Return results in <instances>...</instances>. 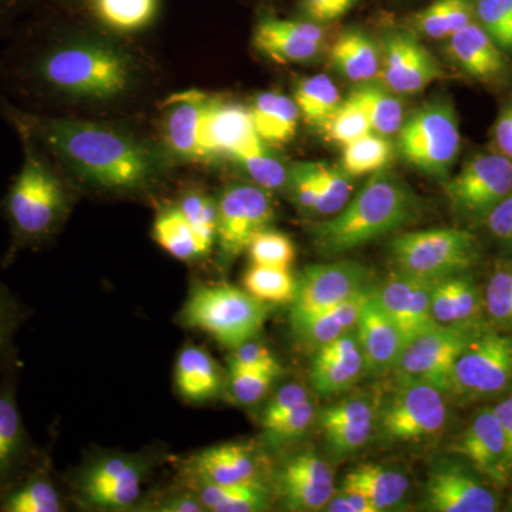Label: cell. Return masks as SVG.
Here are the masks:
<instances>
[{"label":"cell","instance_id":"cell-1","mask_svg":"<svg viewBox=\"0 0 512 512\" xmlns=\"http://www.w3.org/2000/svg\"><path fill=\"white\" fill-rule=\"evenodd\" d=\"M18 130L62 161L87 183L110 191H136L157 174L153 150L136 137L104 126L73 119L32 116L6 107Z\"/></svg>","mask_w":512,"mask_h":512},{"label":"cell","instance_id":"cell-2","mask_svg":"<svg viewBox=\"0 0 512 512\" xmlns=\"http://www.w3.org/2000/svg\"><path fill=\"white\" fill-rule=\"evenodd\" d=\"M30 89L70 100L111 101L130 92L136 64L119 46L103 40H62L42 46L20 64Z\"/></svg>","mask_w":512,"mask_h":512},{"label":"cell","instance_id":"cell-3","mask_svg":"<svg viewBox=\"0 0 512 512\" xmlns=\"http://www.w3.org/2000/svg\"><path fill=\"white\" fill-rule=\"evenodd\" d=\"M419 211V198L409 184L384 168L370 175L338 214L313 225V244L325 255L346 254L406 227Z\"/></svg>","mask_w":512,"mask_h":512},{"label":"cell","instance_id":"cell-4","mask_svg":"<svg viewBox=\"0 0 512 512\" xmlns=\"http://www.w3.org/2000/svg\"><path fill=\"white\" fill-rule=\"evenodd\" d=\"M25 158L3 200V215L12 232V252L39 247L53 237L66 217V188L37 143L19 130Z\"/></svg>","mask_w":512,"mask_h":512},{"label":"cell","instance_id":"cell-5","mask_svg":"<svg viewBox=\"0 0 512 512\" xmlns=\"http://www.w3.org/2000/svg\"><path fill=\"white\" fill-rule=\"evenodd\" d=\"M268 306L247 289L228 284L200 285L192 289L181 311V323L202 330L234 350L264 328Z\"/></svg>","mask_w":512,"mask_h":512},{"label":"cell","instance_id":"cell-6","mask_svg":"<svg viewBox=\"0 0 512 512\" xmlns=\"http://www.w3.org/2000/svg\"><path fill=\"white\" fill-rule=\"evenodd\" d=\"M447 393L433 384L394 379L376 400V430L390 444H421L446 430L450 410Z\"/></svg>","mask_w":512,"mask_h":512},{"label":"cell","instance_id":"cell-7","mask_svg":"<svg viewBox=\"0 0 512 512\" xmlns=\"http://www.w3.org/2000/svg\"><path fill=\"white\" fill-rule=\"evenodd\" d=\"M151 470L144 454L99 451L74 473V500L87 510L126 511L140 500Z\"/></svg>","mask_w":512,"mask_h":512},{"label":"cell","instance_id":"cell-8","mask_svg":"<svg viewBox=\"0 0 512 512\" xmlns=\"http://www.w3.org/2000/svg\"><path fill=\"white\" fill-rule=\"evenodd\" d=\"M390 255L396 271L434 282L470 272L480 261L481 247L467 229L431 228L394 238Z\"/></svg>","mask_w":512,"mask_h":512},{"label":"cell","instance_id":"cell-9","mask_svg":"<svg viewBox=\"0 0 512 512\" xmlns=\"http://www.w3.org/2000/svg\"><path fill=\"white\" fill-rule=\"evenodd\" d=\"M460 148L457 113L444 99L430 101L414 111L397 133V151L403 160L436 180H447Z\"/></svg>","mask_w":512,"mask_h":512},{"label":"cell","instance_id":"cell-10","mask_svg":"<svg viewBox=\"0 0 512 512\" xmlns=\"http://www.w3.org/2000/svg\"><path fill=\"white\" fill-rule=\"evenodd\" d=\"M512 390V333L485 326L464 349L451 375L450 396L485 400Z\"/></svg>","mask_w":512,"mask_h":512},{"label":"cell","instance_id":"cell-11","mask_svg":"<svg viewBox=\"0 0 512 512\" xmlns=\"http://www.w3.org/2000/svg\"><path fill=\"white\" fill-rule=\"evenodd\" d=\"M483 328L434 325L424 330L407 340L392 372L394 379L433 384L450 396L454 365Z\"/></svg>","mask_w":512,"mask_h":512},{"label":"cell","instance_id":"cell-12","mask_svg":"<svg viewBox=\"0 0 512 512\" xmlns=\"http://www.w3.org/2000/svg\"><path fill=\"white\" fill-rule=\"evenodd\" d=\"M423 510L431 512H495L501 510L497 488L461 457L433 461L424 485Z\"/></svg>","mask_w":512,"mask_h":512},{"label":"cell","instance_id":"cell-13","mask_svg":"<svg viewBox=\"0 0 512 512\" xmlns=\"http://www.w3.org/2000/svg\"><path fill=\"white\" fill-rule=\"evenodd\" d=\"M444 191L457 215L483 221L512 192V161L497 151L477 154L458 174L447 178Z\"/></svg>","mask_w":512,"mask_h":512},{"label":"cell","instance_id":"cell-14","mask_svg":"<svg viewBox=\"0 0 512 512\" xmlns=\"http://www.w3.org/2000/svg\"><path fill=\"white\" fill-rule=\"evenodd\" d=\"M217 208V242L225 262L248 251L255 235L268 228L275 218L269 191L258 185H228L217 201Z\"/></svg>","mask_w":512,"mask_h":512},{"label":"cell","instance_id":"cell-15","mask_svg":"<svg viewBox=\"0 0 512 512\" xmlns=\"http://www.w3.org/2000/svg\"><path fill=\"white\" fill-rule=\"evenodd\" d=\"M291 322L333 308L373 284L372 274L357 261L329 262L308 266L296 279Z\"/></svg>","mask_w":512,"mask_h":512},{"label":"cell","instance_id":"cell-16","mask_svg":"<svg viewBox=\"0 0 512 512\" xmlns=\"http://www.w3.org/2000/svg\"><path fill=\"white\" fill-rule=\"evenodd\" d=\"M495 488L512 483V457L503 427L493 407H481L451 447Z\"/></svg>","mask_w":512,"mask_h":512},{"label":"cell","instance_id":"cell-17","mask_svg":"<svg viewBox=\"0 0 512 512\" xmlns=\"http://www.w3.org/2000/svg\"><path fill=\"white\" fill-rule=\"evenodd\" d=\"M440 79L443 69L439 62L413 33L396 30L384 36L377 82L387 90L397 96H412Z\"/></svg>","mask_w":512,"mask_h":512},{"label":"cell","instance_id":"cell-18","mask_svg":"<svg viewBox=\"0 0 512 512\" xmlns=\"http://www.w3.org/2000/svg\"><path fill=\"white\" fill-rule=\"evenodd\" d=\"M15 367L0 382V497L45 458L26 429L16 399Z\"/></svg>","mask_w":512,"mask_h":512},{"label":"cell","instance_id":"cell-19","mask_svg":"<svg viewBox=\"0 0 512 512\" xmlns=\"http://www.w3.org/2000/svg\"><path fill=\"white\" fill-rule=\"evenodd\" d=\"M276 491L286 511H323L335 494V473L313 450L293 454L276 474Z\"/></svg>","mask_w":512,"mask_h":512},{"label":"cell","instance_id":"cell-20","mask_svg":"<svg viewBox=\"0 0 512 512\" xmlns=\"http://www.w3.org/2000/svg\"><path fill=\"white\" fill-rule=\"evenodd\" d=\"M325 30L309 19L262 16L256 22L252 45L279 64L308 63L322 52Z\"/></svg>","mask_w":512,"mask_h":512},{"label":"cell","instance_id":"cell-21","mask_svg":"<svg viewBox=\"0 0 512 512\" xmlns=\"http://www.w3.org/2000/svg\"><path fill=\"white\" fill-rule=\"evenodd\" d=\"M319 426L333 457L353 456L375 433L376 400L367 396L345 397L320 413Z\"/></svg>","mask_w":512,"mask_h":512},{"label":"cell","instance_id":"cell-22","mask_svg":"<svg viewBox=\"0 0 512 512\" xmlns=\"http://www.w3.org/2000/svg\"><path fill=\"white\" fill-rule=\"evenodd\" d=\"M431 286L433 282L399 271L376 286L380 305L402 330L406 342L437 325L431 315Z\"/></svg>","mask_w":512,"mask_h":512},{"label":"cell","instance_id":"cell-23","mask_svg":"<svg viewBox=\"0 0 512 512\" xmlns=\"http://www.w3.org/2000/svg\"><path fill=\"white\" fill-rule=\"evenodd\" d=\"M355 332L365 357L366 372L373 376L392 373L402 355L406 338L380 305L376 288L363 306Z\"/></svg>","mask_w":512,"mask_h":512},{"label":"cell","instance_id":"cell-24","mask_svg":"<svg viewBox=\"0 0 512 512\" xmlns=\"http://www.w3.org/2000/svg\"><path fill=\"white\" fill-rule=\"evenodd\" d=\"M188 474L195 480L218 485L262 483V463L254 444L232 441L217 444L192 456Z\"/></svg>","mask_w":512,"mask_h":512},{"label":"cell","instance_id":"cell-25","mask_svg":"<svg viewBox=\"0 0 512 512\" xmlns=\"http://www.w3.org/2000/svg\"><path fill=\"white\" fill-rule=\"evenodd\" d=\"M447 55L464 73L481 83L500 84L510 73L504 50L476 19L448 37Z\"/></svg>","mask_w":512,"mask_h":512},{"label":"cell","instance_id":"cell-26","mask_svg":"<svg viewBox=\"0 0 512 512\" xmlns=\"http://www.w3.org/2000/svg\"><path fill=\"white\" fill-rule=\"evenodd\" d=\"M366 373L365 357L355 330L316 349L311 367V384L319 396L348 392Z\"/></svg>","mask_w":512,"mask_h":512},{"label":"cell","instance_id":"cell-27","mask_svg":"<svg viewBox=\"0 0 512 512\" xmlns=\"http://www.w3.org/2000/svg\"><path fill=\"white\" fill-rule=\"evenodd\" d=\"M431 315L437 325L483 328L484 291H481L470 272L434 281L431 286Z\"/></svg>","mask_w":512,"mask_h":512},{"label":"cell","instance_id":"cell-28","mask_svg":"<svg viewBox=\"0 0 512 512\" xmlns=\"http://www.w3.org/2000/svg\"><path fill=\"white\" fill-rule=\"evenodd\" d=\"M211 97L198 90L177 93L165 103L164 134L168 147L183 160H204L201 131Z\"/></svg>","mask_w":512,"mask_h":512},{"label":"cell","instance_id":"cell-29","mask_svg":"<svg viewBox=\"0 0 512 512\" xmlns=\"http://www.w3.org/2000/svg\"><path fill=\"white\" fill-rule=\"evenodd\" d=\"M255 136L258 134L247 107L211 97L201 131L204 160L231 157L239 147Z\"/></svg>","mask_w":512,"mask_h":512},{"label":"cell","instance_id":"cell-30","mask_svg":"<svg viewBox=\"0 0 512 512\" xmlns=\"http://www.w3.org/2000/svg\"><path fill=\"white\" fill-rule=\"evenodd\" d=\"M375 288L376 285L369 286L333 308L291 322L296 336L309 348L316 350L346 333L353 332L359 322L363 306Z\"/></svg>","mask_w":512,"mask_h":512},{"label":"cell","instance_id":"cell-31","mask_svg":"<svg viewBox=\"0 0 512 512\" xmlns=\"http://www.w3.org/2000/svg\"><path fill=\"white\" fill-rule=\"evenodd\" d=\"M62 493L43 458L0 497V512H60Z\"/></svg>","mask_w":512,"mask_h":512},{"label":"cell","instance_id":"cell-32","mask_svg":"<svg viewBox=\"0 0 512 512\" xmlns=\"http://www.w3.org/2000/svg\"><path fill=\"white\" fill-rule=\"evenodd\" d=\"M258 137L269 146L291 143L298 131L299 113L295 100L278 92H262L248 107Z\"/></svg>","mask_w":512,"mask_h":512},{"label":"cell","instance_id":"cell-33","mask_svg":"<svg viewBox=\"0 0 512 512\" xmlns=\"http://www.w3.org/2000/svg\"><path fill=\"white\" fill-rule=\"evenodd\" d=\"M330 63L349 82H375L380 73V50L365 32L350 29L330 47Z\"/></svg>","mask_w":512,"mask_h":512},{"label":"cell","instance_id":"cell-34","mask_svg":"<svg viewBox=\"0 0 512 512\" xmlns=\"http://www.w3.org/2000/svg\"><path fill=\"white\" fill-rule=\"evenodd\" d=\"M345 481L359 487L377 512L399 510L410 490V478L400 468L367 463L353 468Z\"/></svg>","mask_w":512,"mask_h":512},{"label":"cell","instance_id":"cell-35","mask_svg":"<svg viewBox=\"0 0 512 512\" xmlns=\"http://www.w3.org/2000/svg\"><path fill=\"white\" fill-rule=\"evenodd\" d=\"M175 386L188 402H207L221 392L220 367L210 353L197 346H188L175 363Z\"/></svg>","mask_w":512,"mask_h":512},{"label":"cell","instance_id":"cell-36","mask_svg":"<svg viewBox=\"0 0 512 512\" xmlns=\"http://www.w3.org/2000/svg\"><path fill=\"white\" fill-rule=\"evenodd\" d=\"M191 490L212 512H261L269 508V491L264 483L218 485L191 478Z\"/></svg>","mask_w":512,"mask_h":512},{"label":"cell","instance_id":"cell-37","mask_svg":"<svg viewBox=\"0 0 512 512\" xmlns=\"http://www.w3.org/2000/svg\"><path fill=\"white\" fill-rule=\"evenodd\" d=\"M366 114L373 133L389 137L399 133L406 120L403 101L379 82L359 84L349 94Z\"/></svg>","mask_w":512,"mask_h":512},{"label":"cell","instance_id":"cell-38","mask_svg":"<svg viewBox=\"0 0 512 512\" xmlns=\"http://www.w3.org/2000/svg\"><path fill=\"white\" fill-rule=\"evenodd\" d=\"M476 0H434L427 8L414 13L412 25L429 39H448L476 19Z\"/></svg>","mask_w":512,"mask_h":512},{"label":"cell","instance_id":"cell-39","mask_svg":"<svg viewBox=\"0 0 512 512\" xmlns=\"http://www.w3.org/2000/svg\"><path fill=\"white\" fill-rule=\"evenodd\" d=\"M231 158L241 165L255 185L266 191L284 190L288 185L289 167L258 136L239 147Z\"/></svg>","mask_w":512,"mask_h":512},{"label":"cell","instance_id":"cell-40","mask_svg":"<svg viewBox=\"0 0 512 512\" xmlns=\"http://www.w3.org/2000/svg\"><path fill=\"white\" fill-rule=\"evenodd\" d=\"M293 100L301 113V119L320 128L343 101L338 86L326 74H315L303 79L296 87Z\"/></svg>","mask_w":512,"mask_h":512},{"label":"cell","instance_id":"cell-41","mask_svg":"<svg viewBox=\"0 0 512 512\" xmlns=\"http://www.w3.org/2000/svg\"><path fill=\"white\" fill-rule=\"evenodd\" d=\"M96 18L116 32L147 28L157 15L158 0H92Z\"/></svg>","mask_w":512,"mask_h":512},{"label":"cell","instance_id":"cell-42","mask_svg":"<svg viewBox=\"0 0 512 512\" xmlns=\"http://www.w3.org/2000/svg\"><path fill=\"white\" fill-rule=\"evenodd\" d=\"M393 157L392 141L372 131L343 146L342 167L352 177L372 175L389 167Z\"/></svg>","mask_w":512,"mask_h":512},{"label":"cell","instance_id":"cell-43","mask_svg":"<svg viewBox=\"0 0 512 512\" xmlns=\"http://www.w3.org/2000/svg\"><path fill=\"white\" fill-rule=\"evenodd\" d=\"M153 234L157 244L180 261L202 256L197 237L178 207L167 208L158 214Z\"/></svg>","mask_w":512,"mask_h":512},{"label":"cell","instance_id":"cell-44","mask_svg":"<svg viewBox=\"0 0 512 512\" xmlns=\"http://www.w3.org/2000/svg\"><path fill=\"white\" fill-rule=\"evenodd\" d=\"M485 319L493 328L512 333V261H500L484 288Z\"/></svg>","mask_w":512,"mask_h":512},{"label":"cell","instance_id":"cell-45","mask_svg":"<svg viewBox=\"0 0 512 512\" xmlns=\"http://www.w3.org/2000/svg\"><path fill=\"white\" fill-rule=\"evenodd\" d=\"M296 284L289 269L272 266L252 265L244 278L245 289L265 303H292Z\"/></svg>","mask_w":512,"mask_h":512},{"label":"cell","instance_id":"cell-46","mask_svg":"<svg viewBox=\"0 0 512 512\" xmlns=\"http://www.w3.org/2000/svg\"><path fill=\"white\" fill-rule=\"evenodd\" d=\"M178 208L183 212L185 220L191 225L197 237L201 255H207L217 241V202L212 200L210 195L192 191L185 195Z\"/></svg>","mask_w":512,"mask_h":512},{"label":"cell","instance_id":"cell-47","mask_svg":"<svg viewBox=\"0 0 512 512\" xmlns=\"http://www.w3.org/2000/svg\"><path fill=\"white\" fill-rule=\"evenodd\" d=\"M352 175L340 168L320 164L318 168V200L315 212L320 217L338 214L352 197Z\"/></svg>","mask_w":512,"mask_h":512},{"label":"cell","instance_id":"cell-48","mask_svg":"<svg viewBox=\"0 0 512 512\" xmlns=\"http://www.w3.org/2000/svg\"><path fill=\"white\" fill-rule=\"evenodd\" d=\"M28 318L22 302L0 281V369L12 366L15 356V336Z\"/></svg>","mask_w":512,"mask_h":512},{"label":"cell","instance_id":"cell-49","mask_svg":"<svg viewBox=\"0 0 512 512\" xmlns=\"http://www.w3.org/2000/svg\"><path fill=\"white\" fill-rule=\"evenodd\" d=\"M322 130L328 140L342 147L365 134L372 133L366 114L350 97L340 103L335 113L323 124Z\"/></svg>","mask_w":512,"mask_h":512},{"label":"cell","instance_id":"cell-50","mask_svg":"<svg viewBox=\"0 0 512 512\" xmlns=\"http://www.w3.org/2000/svg\"><path fill=\"white\" fill-rule=\"evenodd\" d=\"M252 264L289 269L295 261L296 249L292 239L282 232L264 229L252 239L248 247Z\"/></svg>","mask_w":512,"mask_h":512},{"label":"cell","instance_id":"cell-51","mask_svg":"<svg viewBox=\"0 0 512 512\" xmlns=\"http://www.w3.org/2000/svg\"><path fill=\"white\" fill-rule=\"evenodd\" d=\"M476 20L505 53H512V0H476Z\"/></svg>","mask_w":512,"mask_h":512},{"label":"cell","instance_id":"cell-52","mask_svg":"<svg viewBox=\"0 0 512 512\" xmlns=\"http://www.w3.org/2000/svg\"><path fill=\"white\" fill-rule=\"evenodd\" d=\"M282 367L269 366L262 369L238 370L231 373V393L238 403L251 406L258 403L268 393Z\"/></svg>","mask_w":512,"mask_h":512},{"label":"cell","instance_id":"cell-53","mask_svg":"<svg viewBox=\"0 0 512 512\" xmlns=\"http://www.w3.org/2000/svg\"><path fill=\"white\" fill-rule=\"evenodd\" d=\"M318 168L319 163L312 161H302L289 167L286 190L291 194L296 207L308 214L315 212L318 200Z\"/></svg>","mask_w":512,"mask_h":512},{"label":"cell","instance_id":"cell-54","mask_svg":"<svg viewBox=\"0 0 512 512\" xmlns=\"http://www.w3.org/2000/svg\"><path fill=\"white\" fill-rule=\"evenodd\" d=\"M315 419V406L309 399L308 402L302 403L301 406L295 407L291 412L262 427L272 440L284 443V441L295 440L296 437L302 436L312 426Z\"/></svg>","mask_w":512,"mask_h":512},{"label":"cell","instance_id":"cell-55","mask_svg":"<svg viewBox=\"0 0 512 512\" xmlns=\"http://www.w3.org/2000/svg\"><path fill=\"white\" fill-rule=\"evenodd\" d=\"M278 365V360L272 355L271 350L261 345V343L248 340L232 352L231 359H229V372L262 369V367Z\"/></svg>","mask_w":512,"mask_h":512},{"label":"cell","instance_id":"cell-56","mask_svg":"<svg viewBox=\"0 0 512 512\" xmlns=\"http://www.w3.org/2000/svg\"><path fill=\"white\" fill-rule=\"evenodd\" d=\"M308 400V390L301 384H285L265 407L264 413H262V426L284 416V414L291 412L295 407L301 406L302 403L308 402Z\"/></svg>","mask_w":512,"mask_h":512},{"label":"cell","instance_id":"cell-57","mask_svg":"<svg viewBox=\"0 0 512 512\" xmlns=\"http://www.w3.org/2000/svg\"><path fill=\"white\" fill-rule=\"evenodd\" d=\"M359 0H299L305 19L326 25L348 15Z\"/></svg>","mask_w":512,"mask_h":512},{"label":"cell","instance_id":"cell-58","mask_svg":"<svg viewBox=\"0 0 512 512\" xmlns=\"http://www.w3.org/2000/svg\"><path fill=\"white\" fill-rule=\"evenodd\" d=\"M481 222H484L491 237L512 249V192L498 202Z\"/></svg>","mask_w":512,"mask_h":512},{"label":"cell","instance_id":"cell-59","mask_svg":"<svg viewBox=\"0 0 512 512\" xmlns=\"http://www.w3.org/2000/svg\"><path fill=\"white\" fill-rule=\"evenodd\" d=\"M493 143L497 153L512 161V99L498 113L493 126Z\"/></svg>","mask_w":512,"mask_h":512},{"label":"cell","instance_id":"cell-60","mask_svg":"<svg viewBox=\"0 0 512 512\" xmlns=\"http://www.w3.org/2000/svg\"><path fill=\"white\" fill-rule=\"evenodd\" d=\"M151 510L160 512H202L205 511V508L190 488L184 493L167 495L160 503L154 504V508H151Z\"/></svg>","mask_w":512,"mask_h":512},{"label":"cell","instance_id":"cell-61","mask_svg":"<svg viewBox=\"0 0 512 512\" xmlns=\"http://www.w3.org/2000/svg\"><path fill=\"white\" fill-rule=\"evenodd\" d=\"M495 416L503 427L505 437H507L508 447L512 457V390L504 394L503 399L493 406Z\"/></svg>","mask_w":512,"mask_h":512},{"label":"cell","instance_id":"cell-62","mask_svg":"<svg viewBox=\"0 0 512 512\" xmlns=\"http://www.w3.org/2000/svg\"><path fill=\"white\" fill-rule=\"evenodd\" d=\"M339 491L348 498L350 505L353 507V511L377 512L376 508L370 503L369 498L366 497V494L363 493L359 487H356V485L343 480L342 488H340Z\"/></svg>","mask_w":512,"mask_h":512},{"label":"cell","instance_id":"cell-63","mask_svg":"<svg viewBox=\"0 0 512 512\" xmlns=\"http://www.w3.org/2000/svg\"><path fill=\"white\" fill-rule=\"evenodd\" d=\"M505 510L507 511H512V490H511V493L510 495H508V498H507V504H505Z\"/></svg>","mask_w":512,"mask_h":512},{"label":"cell","instance_id":"cell-64","mask_svg":"<svg viewBox=\"0 0 512 512\" xmlns=\"http://www.w3.org/2000/svg\"><path fill=\"white\" fill-rule=\"evenodd\" d=\"M10 2H12V0H0V6L9 5Z\"/></svg>","mask_w":512,"mask_h":512}]
</instances>
